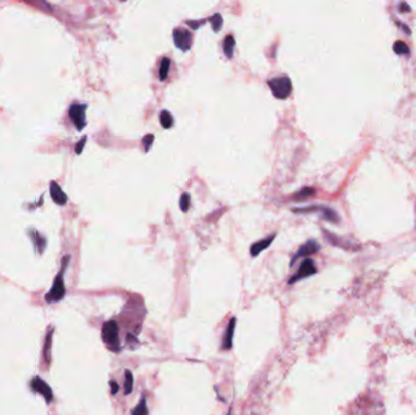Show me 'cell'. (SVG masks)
Returning <instances> with one entry per match:
<instances>
[{"instance_id":"22","label":"cell","mask_w":416,"mask_h":415,"mask_svg":"<svg viewBox=\"0 0 416 415\" xmlns=\"http://www.w3.org/2000/svg\"><path fill=\"white\" fill-rule=\"evenodd\" d=\"M153 143H154V135L153 134H147L144 139H142V144H144L145 151H146V153L150 151L151 145H153Z\"/></svg>"},{"instance_id":"9","label":"cell","mask_w":416,"mask_h":415,"mask_svg":"<svg viewBox=\"0 0 416 415\" xmlns=\"http://www.w3.org/2000/svg\"><path fill=\"white\" fill-rule=\"evenodd\" d=\"M319 250H320V246H319V244L317 241L308 240L306 244H303L302 246L299 247L298 252L294 254L292 260H291V266H293L294 262H296L298 258H302V257H308V256H311V254L317 253Z\"/></svg>"},{"instance_id":"24","label":"cell","mask_w":416,"mask_h":415,"mask_svg":"<svg viewBox=\"0 0 416 415\" xmlns=\"http://www.w3.org/2000/svg\"><path fill=\"white\" fill-rule=\"evenodd\" d=\"M205 22H206V21H201V22H199V21H196V22H195V21H187L186 23L189 26L193 27V29H197L200 26H202Z\"/></svg>"},{"instance_id":"1","label":"cell","mask_w":416,"mask_h":415,"mask_svg":"<svg viewBox=\"0 0 416 415\" xmlns=\"http://www.w3.org/2000/svg\"><path fill=\"white\" fill-rule=\"evenodd\" d=\"M69 262V256H66L62 260V267L61 271L59 272V274L56 275L55 280H54L53 287L50 289V291L45 295V299L49 304H54V302H59L65 297L66 295V287H65V280H63V274H65L66 268H67Z\"/></svg>"},{"instance_id":"7","label":"cell","mask_w":416,"mask_h":415,"mask_svg":"<svg viewBox=\"0 0 416 415\" xmlns=\"http://www.w3.org/2000/svg\"><path fill=\"white\" fill-rule=\"evenodd\" d=\"M86 111H87V105H81V104H74L71 106L69 108V117L73 121L75 128L78 130H82L86 127L87 120H86Z\"/></svg>"},{"instance_id":"21","label":"cell","mask_w":416,"mask_h":415,"mask_svg":"<svg viewBox=\"0 0 416 415\" xmlns=\"http://www.w3.org/2000/svg\"><path fill=\"white\" fill-rule=\"evenodd\" d=\"M179 205H180V210L183 212H186L190 207V195L187 193H184L181 195L180 201H179Z\"/></svg>"},{"instance_id":"3","label":"cell","mask_w":416,"mask_h":415,"mask_svg":"<svg viewBox=\"0 0 416 415\" xmlns=\"http://www.w3.org/2000/svg\"><path fill=\"white\" fill-rule=\"evenodd\" d=\"M268 86L276 99H287L292 93V82L287 76L273 78V80L268 81Z\"/></svg>"},{"instance_id":"26","label":"cell","mask_w":416,"mask_h":415,"mask_svg":"<svg viewBox=\"0 0 416 415\" xmlns=\"http://www.w3.org/2000/svg\"><path fill=\"white\" fill-rule=\"evenodd\" d=\"M400 11H402V13H406V11H410V7L408 4H405V3H402V4H400Z\"/></svg>"},{"instance_id":"17","label":"cell","mask_w":416,"mask_h":415,"mask_svg":"<svg viewBox=\"0 0 416 415\" xmlns=\"http://www.w3.org/2000/svg\"><path fill=\"white\" fill-rule=\"evenodd\" d=\"M132 415H148V408L146 404V398L142 397V398L139 401L138 405L134 408V410L132 411Z\"/></svg>"},{"instance_id":"14","label":"cell","mask_w":416,"mask_h":415,"mask_svg":"<svg viewBox=\"0 0 416 415\" xmlns=\"http://www.w3.org/2000/svg\"><path fill=\"white\" fill-rule=\"evenodd\" d=\"M124 395L128 396L133 392V386H134V378L133 374L129 370H126L124 372Z\"/></svg>"},{"instance_id":"10","label":"cell","mask_w":416,"mask_h":415,"mask_svg":"<svg viewBox=\"0 0 416 415\" xmlns=\"http://www.w3.org/2000/svg\"><path fill=\"white\" fill-rule=\"evenodd\" d=\"M235 326H236V318L233 317L232 319L229 320L226 326V331L225 335H224V340H223V350H232L233 347V338H234V332H235Z\"/></svg>"},{"instance_id":"18","label":"cell","mask_w":416,"mask_h":415,"mask_svg":"<svg viewBox=\"0 0 416 415\" xmlns=\"http://www.w3.org/2000/svg\"><path fill=\"white\" fill-rule=\"evenodd\" d=\"M393 50L394 53L398 54V55H408L410 53L409 47L404 43L403 41H397L396 43L393 44Z\"/></svg>"},{"instance_id":"2","label":"cell","mask_w":416,"mask_h":415,"mask_svg":"<svg viewBox=\"0 0 416 415\" xmlns=\"http://www.w3.org/2000/svg\"><path fill=\"white\" fill-rule=\"evenodd\" d=\"M102 340L111 350L112 352H120L121 341H120V328L115 320H108L102 326Z\"/></svg>"},{"instance_id":"13","label":"cell","mask_w":416,"mask_h":415,"mask_svg":"<svg viewBox=\"0 0 416 415\" xmlns=\"http://www.w3.org/2000/svg\"><path fill=\"white\" fill-rule=\"evenodd\" d=\"M160 122L162 124V127L165 129H169L173 127V123H174V120H173V116L171 115V112L163 110L160 114Z\"/></svg>"},{"instance_id":"8","label":"cell","mask_w":416,"mask_h":415,"mask_svg":"<svg viewBox=\"0 0 416 415\" xmlns=\"http://www.w3.org/2000/svg\"><path fill=\"white\" fill-rule=\"evenodd\" d=\"M31 386L32 389L35 391V392H38L39 395H42L44 397L45 402L47 403H50L53 401V390H51V387L45 383L44 380H42L41 378H34L32 380L31 383Z\"/></svg>"},{"instance_id":"11","label":"cell","mask_w":416,"mask_h":415,"mask_svg":"<svg viewBox=\"0 0 416 415\" xmlns=\"http://www.w3.org/2000/svg\"><path fill=\"white\" fill-rule=\"evenodd\" d=\"M275 236L276 234H273V235L268 236V238L263 239V240L254 242V244L251 246V256L252 257L259 256V254L262 253L266 248H268L270 246V244H272L273 240H274Z\"/></svg>"},{"instance_id":"27","label":"cell","mask_w":416,"mask_h":415,"mask_svg":"<svg viewBox=\"0 0 416 415\" xmlns=\"http://www.w3.org/2000/svg\"><path fill=\"white\" fill-rule=\"evenodd\" d=\"M398 25H399L400 27H402V28L404 29V32H405V33H408V34H410V33H411V31H410V28H409L408 26L403 25V23H398Z\"/></svg>"},{"instance_id":"12","label":"cell","mask_w":416,"mask_h":415,"mask_svg":"<svg viewBox=\"0 0 416 415\" xmlns=\"http://www.w3.org/2000/svg\"><path fill=\"white\" fill-rule=\"evenodd\" d=\"M50 195L57 205H61V206L66 205V202H67V200H68L65 192H63L61 187H60L59 184H56L55 181H53L50 185Z\"/></svg>"},{"instance_id":"19","label":"cell","mask_w":416,"mask_h":415,"mask_svg":"<svg viewBox=\"0 0 416 415\" xmlns=\"http://www.w3.org/2000/svg\"><path fill=\"white\" fill-rule=\"evenodd\" d=\"M209 22H211L214 32H219L221 27H223V17H221L220 14H215L209 19Z\"/></svg>"},{"instance_id":"25","label":"cell","mask_w":416,"mask_h":415,"mask_svg":"<svg viewBox=\"0 0 416 415\" xmlns=\"http://www.w3.org/2000/svg\"><path fill=\"white\" fill-rule=\"evenodd\" d=\"M110 386H111L112 395H116V393L118 392V390H120V386H118L116 381H110Z\"/></svg>"},{"instance_id":"23","label":"cell","mask_w":416,"mask_h":415,"mask_svg":"<svg viewBox=\"0 0 416 415\" xmlns=\"http://www.w3.org/2000/svg\"><path fill=\"white\" fill-rule=\"evenodd\" d=\"M86 143H87V138H83V139H82V140L80 141V143H78L77 145H75V153H77V154H81V153H82V150H83L84 145H86Z\"/></svg>"},{"instance_id":"20","label":"cell","mask_w":416,"mask_h":415,"mask_svg":"<svg viewBox=\"0 0 416 415\" xmlns=\"http://www.w3.org/2000/svg\"><path fill=\"white\" fill-rule=\"evenodd\" d=\"M315 194V190L314 189H311V187H303L302 190H299L298 193L294 194L293 199L294 200H305V199H309L311 196H313Z\"/></svg>"},{"instance_id":"6","label":"cell","mask_w":416,"mask_h":415,"mask_svg":"<svg viewBox=\"0 0 416 415\" xmlns=\"http://www.w3.org/2000/svg\"><path fill=\"white\" fill-rule=\"evenodd\" d=\"M315 273H317V267H315L314 262H313L311 258H306L302 262V265H300L298 272H297L296 274H294L293 277L288 280V284L292 285V284L297 283V281L306 279V278H308V277H312V275H314Z\"/></svg>"},{"instance_id":"15","label":"cell","mask_w":416,"mask_h":415,"mask_svg":"<svg viewBox=\"0 0 416 415\" xmlns=\"http://www.w3.org/2000/svg\"><path fill=\"white\" fill-rule=\"evenodd\" d=\"M169 67H171V60L168 57H163L162 61L160 63V69H159V77L161 81H165L168 76Z\"/></svg>"},{"instance_id":"5","label":"cell","mask_w":416,"mask_h":415,"mask_svg":"<svg viewBox=\"0 0 416 415\" xmlns=\"http://www.w3.org/2000/svg\"><path fill=\"white\" fill-rule=\"evenodd\" d=\"M173 41H174L175 47L181 51L190 50L191 43H193V34L183 28H175L173 31Z\"/></svg>"},{"instance_id":"28","label":"cell","mask_w":416,"mask_h":415,"mask_svg":"<svg viewBox=\"0 0 416 415\" xmlns=\"http://www.w3.org/2000/svg\"><path fill=\"white\" fill-rule=\"evenodd\" d=\"M226 415H232V408L229 409V410H228V414Z\"/></svg>"},{"instance_id":"16","label":"cell","mask_w":416,"mask_h":415,"mask_svg":"<svg viewBox=\"0 0 416 415\" xmlns=\"http://www.w3.org/2000/svg\"><path fill=\"white\" fill-rule=\"evenodd\" d=\"M234 47H235V39L233 35H228L224 41V54L228 59H232L234 53Z\"/></svg>"},{"instance_id":"4","label":"cell","mask_w":416,"mask_h":415,"mask_svg":"<svg viewBox=\"0 0 416 415\" xmlns=\"http://www.w3.org/2000/svg\"><path fill=\"white\" fill-rule=\"evenodd\" d=\"M293 212L296 213H309V212H319L323 219L327 220V222H332V223H338L339 222V217L338 214L336 213V211H333L332 208L327 207V206L324 205H317V206H309V207H303V208H293Z\"/></svg>"}]
</instances>
